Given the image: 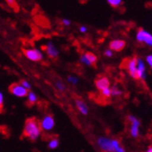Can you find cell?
Masks as SVG:
<instances>
[{"instance_id": "cell-21", "label": "cell", "mask_w": 152, "mask_h": 152, "mask_svg": "<svg viewBox=\"0 0 152 152\" xmlns=\"http://www.w3.org/2000/svg\"><path fill=\"white\" fill-rule=\"evenodd\" d=\"M4 111V98L3 95L0 93V113Z\"/></svg>"}, {"instance_id": "cell-20", "label": "cell", "mask_w": 152, "mask_h": 152, "mask_svg": "<svg viewBox=\"0 0 152 152\" xmlns=\"http://www.w3.org/2000/svg\"><path fill=\"white\" fill-rule=\"evenodd\" d=\"M19 84H20V85H22V86H23L25 88H26L27 90L31 88V86H30V84H29V83L27 82L26 80H24V79H22V80L20 81Z\"/></svg>"}, {"instance_id": "cell-26", "label": "cell", "mask_w": 152, "mask_h": 152, "mask_svg": "<svg viewBox=\"0 0 152 152\" xmlns=\"http://www.w3.org/2000/svg\"><path fill=\"white\" fill-rule=\"evenodd\" d=\"M62 23L66 26H69L70 25V21L69 20H67V19H63L62 20Z\"/></svg>"}, {"instance_id": "cell-9", "label": "cell", "mask_w": 152, "mask_h": 152, "mask_svg": "<svg viewBox=\"0 0 152 152\" xmlns=\"http://www.w3.org/2000/svg\"><path fill=\"white\" fill-rule=\"evenodd\" d=\"M98 143H99V146L105 151H114L111 140H108L107 137H99Z\"/></svg>"}, {"instance_id": "cell-25", "label": "cell", "mask_w": 152, "mask_h": 152, "mask_svg": "<svg viewBox=\"0 0 152 152\" xmlns=\"http://www.w3.org/2000/svg\"><path fill=\"white\" fill-rule=\"evenodd\" d=\"M147 62L148 63V65L150 66H152V56H151V55H149V56L147 57Z\"/></svg>"}, {"instance_id": "cell-18", "label": "cell", "mask_w": 152, "mask_h": 152, "mask_svg": "<svg viewBox=\"0 0 152 152\" xmlns=\"http://www.w3.org/2000/svg\"><path fill=\"white\" fill-rule=\"evenodd\" d=\"M58 144H59V142H58V139H52L51 141L48 144V147L50 148H57L58 146Z\"/></svg>"}, {"instance_id": "cell-7", "label": "cell", "mask_w": 152, "mask_h": 152, "mask_svg": "<svg viewBox=\"0 0 152 152\" xmlns=\"http://www.w3.org/2000/svg\"><path fill=\"white\" fill-rule=\"evenodd\" d=\"M41 124V128L44 130H51L53 128H54V118H53V116L52 115H46L44 117V118L42 119V121L40 122Z\"/></svg>"}, {"instance_id": "cell-8", "label": "cell", "mask_w": 152, "mask_h": 152, "mask_svg": "<svg viewBox=\"0 0 152 152\" xmlns=\"http://www.w3.org/2000/svg\"><path fill=\"white\" fill-rule=\"evenodd\" d=\"M95 85H96V88H98L99 91H101V90H103L105 88H109L110 83H109V80H108L107 77H104V76H100V77H99L98 78L96 79Z\"/></svg>"}, {"instance_id": "cell-3", "label": "cell", "mask_w": 152, "mask_h": 152, "mask_svg": "<svg viewBox=\"0 0 152 152\" xmlns=\"http://www.w3.org/2000/svg\"><path fill=\"white\" fill-rule=\"evenodd\" d=\"M9 91L11 94L15 95L17 96H19V98L27 96V93H28V90L25 88L22 85L18 84V83H13V84H11L9 86Z\"/></svg>"}, {"instance_id": "cell-1", "label": "cell", "mask_w": 152, "mask_h": 152, "mask_svg": "<svg viewBox=\"0 0 152 152\" xmlns=\"http://www.w3.org/2000/svg\"><path fill=\"white\" fill-rule=\"evenodd\" d=\"M42 132L40 121L37 118H29L25 122L23 137L32 141L36 140Z\"/></svg>"}, {"instance_id": "cell-24", "label": "cell", "mask_w": 152, "mask_h": 152, "mask_svg": "<svg viewBox=\"0 0 152 152\" xmlns=\"http://www.w3.org/2000/svg\"><path fill=\"white\" fill-rule=\"evenodd\" d=\"M81 62H83V63H85L87 66H91V64L88 62V60L85 58V56H82L81 57Z\"/></svg>"}, {"instance_id": "cell-10", "label": "cell", "mask_w": 152, "mask_h": 152, "mask_svg": "<svg viewBox=\"0 0 152 152\" xmlns=\"http://www.w3.org/2000/svg\"><path fill=\"white\" fill-rule=\"evenodd\" d=\"M126 47V42L124 40H113L109 43V48L114 51H121Z\"/></svg>"}, {"instance_id": "cell-2", "label": "cell", "mask_w": 152, "mask_h": 152, "mask_svg": "<svg viewBox=\"0 0 152 152\" xmlns=\"http://www.w3.org/2000/svg\"><path fill=\"white\" fill-rule=\"evenodd\" d=\"M137 58H128L124 59L121 64V66L123 68H126L134 79H139L137 74Z\"/></svg>"}, {"instance_id": "cell-22", "label": "cell", "mask_w": 152, "mask_h": 152, "mask_svg": "<svg viewBox=\"0 0 152 152\" xmlns=\"http://www.w3.org/2000/svg\"><path fill=\"white\" fill-rule=\"evenodd\" d=\"M56 86H57V88H58V90H60V91H64L65 90V86H64V84L62 83L61 80H59V81H58L56 83Z\"/></svg>"}, {"instance_id": "cell-6", "label": "cell", "mask_w": 152, "mask_h": 152, "mask_svg": "<svg viewBox=\"0 0 152 152\" xmlns=\"http://www.w3.org/2000/svg\"><path fill=\"white\" fill-rule=\"evenodd\" d=\"M128 120L130 121V123H131V129H130L131 136L133 137H137V136H139V128L140 125V122L134 116H129Z\"/></svg>"}, {"instance_id": "cell-27", "label": "cell", "mask_w": 152, "mask_h": 152, "mask_svg": "<svg viewBox=\"0 0 152 152\" xmlns=\"http://www.w3.org/2000/svg\"><path fill=\"white\" fill-rule=\"evenodd\" d=\"M87 31V27L86 26H81L80 27V32H83V33H84V32H86Z\"/></svg>"}, {"instance_id": "cell-16", "label": "cell", "mask_w": 152, "mask_h": 152, "mask_svg": "<svg viewBox=\"0 0 152 152\" xmlns=\"http://www.w3.org/2000/svg\"><path fill=\"white\" fill-rule=\"evenodd\" d=\"M6 2L9 5L10 7H12L16 12H18L19 7H18V5L16 2V0H6Z\"/></svg>"}, {"instance_id": "cell-11", "label": "cell", "mask_w": 152, "mask_h": 152, "mask_svg": "<svg viewBox=\"0 0 152 152\" xmlns=\"http://www.w3.org/2000/svg\"><path fill=\"white\" fill-rule=\"evenodd\" d=\"M45 50H47V53L48 56L51 58H55L58 56V50L56 49V48L54 47V45L52 43H48V46L46 48H44Z\"/></svg>"}, {"instance_id": "cell-12", "label": "cell", "mask_w": 152, "mask_h": 152, "mask_svg": "<svg viewBox=\"0 0 152 152\" xmlns=\"http://www.w3.org/2000/svg\"><path fill=\"white\" fill-rule=\"evenodd\" d=\"M76 105H77V107L78 108V110L83 115H87L88 113V108L86 103L82 99H76Z\"/></svg>"}, {"instance_id": "cell-17", "label": "cell", "mask_w": 152, "mask_h": 152, "mask_svg": "<svg viewBox=\"0 0 152 152\" xmlns=\"http://www.w3.org/2000/svg\"><path fill=\"white\" fill-rule=\"evenodd\" d=\"M107 2L111 7H113L114 8H117L121 5L122 0H107Z\"/></svg>"}, {"instance_id": "cell-15", "label": "cell", "mask_w": 152, "mask_h": 152, "mask_svg": "<svg viewBox=\"0 0 152 152\" xmlns=\"http://www.w3.org/2000/svg\"><path fill=\"white\" fill-rule=\"evenodd\" d=\"M27 96H28V101H27L28 105H29V106L35 105V103H36L37 100L36 94L33 93V92H28V93H27Z\"/></svg>"}, {"instance_id": "cell-23", "label": "cell", "mask_w": 152, "mask_h": 152, "mask_svg": "<svg viewBox=\"0 0 152 152\" xmlns=\"http://www.w3.org/2000/svg\"><path fill=\"white\" fill-rule=\"evenodd\" d=\"M104 54H105V56L107 57V58H111L113 56V52H112L111 49H110V50H106Z\"/></svg>"}, {"instance_id": "cell-13", "label": "cell", "mask_w": 152, "mask_h": 152, "mask_svg": "<svg viewBox=\"0 0 152 152\" xmlns=\"http://www.w3.org/2000/svg\"><path fill=\"white\" fill-rule=\"evenodd\" d=\"M85 58L88 60V62L91 64V66H95L96 63V57L92 53V52H87L85 55Z\"/></svg>"}, {"instance_id": "cell-4", "label": "cell", "mask_w": 152, "mask_h": 152, "mask_svg": "<svg viewBox=\"0 0 152 152\" xmlns=\"http://www.w3.org/2000/svg\"><path fill=\"white\" fill-rule=\"evenodd\" d=\"M23 52L25 56L32 61H40L43 58L42 54L37 49H23Z\"/></svg>"}, {"instance_id": "cell-14", "label": "cell", "mask_w": 152, "mask_h": 152, "mask_svg": "<svg viewBox=\"0 0 152 152\" xmlns=\"http://www.w3.org/2000/svg\"><path fill=\"white\" fill-rule=\"evenodd\" d=\"M100 93H101V98L104 99V102L106 103V99L108 101V99H110V96H111V92H110V89H109V88H105V89H103V90H101L100 91Z\"/></svg>"}, {"instance_id": "cell-19", "label": "cell", "mask_w": 152, "mask_h": 152, "mask_svg": "<svg viewBox=\"0 0 152 152\" xmlns=\"http://www.w3.org/2000/svg\"><path fill=\"white\" fill-rule=\"evenodd\" d=\"M110 92H111L112 96H119L121 94V91L117 87H113L111 89H110Z\"/></svg>"}, {"instance_id": "cell-5", "label": "cell", "mask_w": 152, "mask_h": 152, "mask_svg": "<svg viewBox=\"0 0 152 152\" xmlns=\"http://www.w3.org/2000/svg\"><path fill=\"white\" fill-rule=\"evenodd\" d=\"M137 39L139 42H144L148 46L152 45V36L144 29H140L137 34Z\"/></svg>"}]
</instances>
